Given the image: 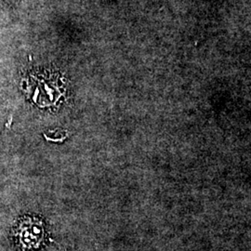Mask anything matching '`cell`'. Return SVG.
<instances>
[{
  "label": "cell",
  "instance_id": "1",
  "mask_svg": "<svg viewBox=\"0 0 251 251\" xmlns=\"http://www.w3.org/2000/svg\"><path fill=\"white\" fill-rule=\"evenodd\" d=\"M63 89L60 77L53 75H31L27 81L28 94L39 106L56 103L63 95Z\"/></svg>",
  "mask_w": 251,
  "mask_h": 251
},
{
  "label": "cell",
  "instance_id": "2",
  "mask_svg": "<svg viewBox=\"0 0 251 251\" xmlns=\"http://www.w3.org/2000/svg\"><path fill=\"white\" fill-rule=\"evenodd\" d=\"M19 241L25 249H35L39 246L44 237L42 223L35 218H27L18 227Z\"/></svg>",
  "mask_w": 251,
  "mask_h": 251
}]
</instances>
